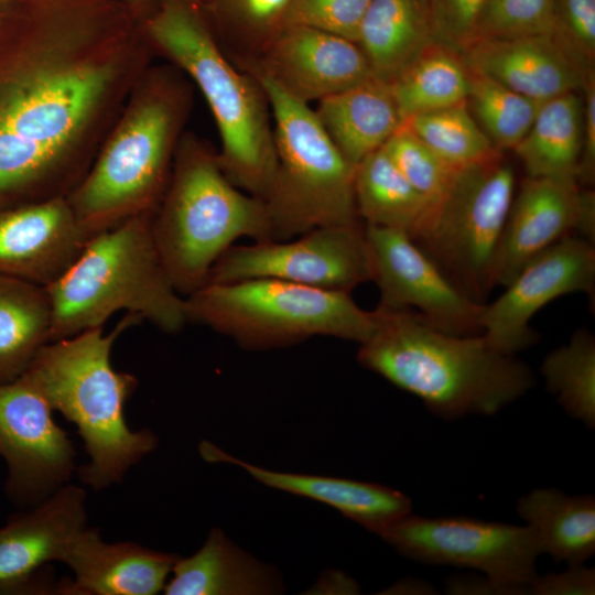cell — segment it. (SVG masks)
I'll use <instances>...</instances> for the list:
<instances>
[{
    "mask_svg": "<svg viewBox=\"0 0 595 595\" xmlns=\"http://www.w3.org/2000/svg\"><path fill=\"white\" fill-rule=\"evenodd\" d=\"M151 229L163 267L183 296L207 283L210 269L236 240H270L263 199L237 187L217 152L192 134L178 142Z\"/></svg>",
    "mask_w": 595,
    "mask_h": 595,
    "instance_id": "7",
    "label": "cell"
},
{
    "mask_svg": "<svg viewBox=\"0 0 595 595\" xmlns=\"http://www.w3.org/2000/svg\"><path fill=\"white\" fill-rule=\"evenodd\" d=\"M51 324L45 286L0 274V383L24 374L50 342Z\"/></svg>",
    "mask_w": 595,
    "mask_h": 595,
    "instance_id": "29",
    "label": "cell"
},
{
    "mask_svg": "<svg viewBox=\"0 0 595 595\" xmlns=\"http://www.w3.org/2000/svg\"><path fill=\"white\" fill-rule=\"evenodd\" d=\"M191 94L170 71L153 73L67 195L93 237L143 213H154L167 186Z\"/></svg>",
    "mask_w": 595,
    "mask_h": 595,
    "instance_id": "5",
    "label": "cell"
},
{
    "mask_svg": "<svg viewBox=\"0 0 595 595\" xmlns=\"http://www.w3.org/2000/svg\"><path fill=\"white\" fill-rule=\"evenodd\" d=\"M554 0H487L476 37L551 35Z\"/></svg>",
    "mask_w": 595,
    "mask_h": 595,
    "instance_id": "36",
    "label": "cell"
},
{
    "mask_svg": "<svg viewBox=\"0 0 595 595\" xmlns=\"http://www.w3.org/2000/svg\"><path fill=\"white\" fill-rule=\"evenodd\" d=\"M516 176L504 154L461 169L414 241L470 300L485 303L515 196Z\"/></svg>",
    "mask_w": 595,
    "mask_h": 595,
    "instance_id": "10",
    "label": "cell"
},
{
    "mask_svg": "<svg viewBox=\"0 0 595 595\" xmlns=\"http://www.w3.org/2000/svg\"><path fill=\"white\" fill-rule=\"evenodd\" d=\"M123 0H12L0 9V202L67 197L88 139L144 47Z\"/></svg>",
    "mask_w": 595,
    "mask_h": 595,
    "instance_id": "1",
    "label": "cell"
},
{
    "mask_svg": "<svg viewBox=\"0 0 595 595\" xmlns=\"http://www.w3.org/2000/svg\"><path fill=\"white\" fill-rule=\"evenodd\" d=\"M141 30L203 94L219 133L217 156L226 176L263 199L273 180L277 155L262 87L227 56L193 0H162Z\"/></svg>",
    "mask_w": 595,
    "mask_h": 595,
    "instance_id": "4",
    "label": "cell"
},
{
    "mask_svg": "<svg viewBox=\"0 0 595 595\" xmlns=\"http://www.w3.org/2000/svg\"><path fill=\"white\" fill-rule=\"evenodd\" d=\"M141 322L128 313L108 334L97 327L50 340L23 374L54 411L77 426L89 456L79 479L96 490L120 483L158 445L151 430L128 426L123 409L138 380L116 370L110 358L116 339Z\"/></svg>",
    "mask_w": 595,
    "mask_h": 595,
    "instance_id": "3",
    "label": "cell"
},
{
    "mask_svg": "<svg viewBox=\"0 0 595 595\" xmlns=\"http://www.w3.org/2000/svg\"><path fill=\"white\" fill-rule=\"evenodd\" d=\"M580 93H566L540 104L530 129L512 149L527 176L576 181L583 145Z\"/></svg>",
    "mask_w": 595,
    "mask_h": 595,
    "instance_id": "26",
    "label": "cell"
},
{
    "mask_svg": "<svg viewBox=\"0 0 595 595\" xmlns=\"http://www.w3.org/2000/svg\"><path fill=\"white\" fill-rule=\"evenodd\" d=\"M379 536L400 554L431 565L468 567L485 574L506 594H528L542 553L524 526L463 517L426 518L411 513Z\"/></svg>",
    "mask_w": 595,
    "mask_h": 595,
    "instance_id": "11",
    "label": "cell"
},
{
    "mask_svg": "<svg viewBox=\"0 0 595 595\" xmlns=\"http://www.w3.org/2000/svg\"><path fill=\"white\" fill-rule=\"evenodd\" d=\"M259 278L351 292L372 279L365 226H327L288 240L234 245L215 262L207 283Z\"/></svg>",
    "mask_w": 595,
    "mask_h": 595,
    "instance_id": "12",
    "label": "cell"
},
{
    "mask_svg": "<svg viewBox=\"0 0 595 595\" xmlns=\"http://www.w3.org/2000/svg\"><path fill=\"white\" fill-rule=\"evenodd\" d=\"M370 0H290L286 25L329 32L357 42Z\"/></svg>",
    "mask_w": 595,
    "mask_h": 595,
    "instance_id": "38",
    "label": "cell"
},
{
    "mask_svg": "<svg viewBox=\"0 0 595 595\" xmlns=\"http://www.w3.org/2000/svg\"><path fill=\"white\" fill-rule=\"evenodd\" d=\"M269 102L277 155L263 198L270 240L309 230L361 223L355 203L353 166L329 139L314 110L260 74H250Z\"/></svg>",
    "mask_w": 595,
    "mask_h": 595,
    "instance_id": "9",
    "label": "cell"
},
{
    "mask_svg": "<svg viewBox=\"0 0 595 595\" xmlns=\"http://www.w3.org/2000/svg\"><path fill=\"white\" fill-rule=\"evenodd\" d=\"M382 148L410 184L429 201L433 209L448 193L462 169L435 153L404 123Z\"/></svg>",
    "mask_w": 595,
    "mask_h": 595,
    "instance_id": "35",
    "label": "cell"
},
{
    "mask_svg": "<svg viewBox=\"0 0 595 595\" xmlns=\"http://www.w3.org/2000/svg\"><path fill=\"white\" fill-rule=\"evenodd\" d=\"M153 213L136 215L88 239L46 291L52 309L50 340L104 327L118 311L176 334L187 322L185 296L173 286L151 229Z\"/></svg>",
    "mask_w": 595,
    "mask_h": 595,
    "instance_id": "6",
    "label": "cell"
},
{
    "mask_svg": "<svg viewBox=\"0 0 595 595\" xmlns=\"http://www.w3.org/2000/svg\"><path fill=\"white\" fill-rule=\"evenodd\" d=\"M130 9L137 14L136 9L137 7H142L147 0H123Z\"/></svg>",
    "mask_w": 595,
    "mask_h": 595,
    "instance_id": "43",
    "label": "cell"
},
{
    "mask_svg": "<svg viewBox=\"0 0 595 595\" xmlns=\"http://www.w3.org/2000/svg\"><path fill=\"white\" fill-rule=\"evenodd\" d=\"M581 93L583 98V145L576 181L578 185L591 186L595 178V72L586 77Z\"/></svg>",
    "mask_w": 595,
    "mask_h": 595,
    "instance_id": "41",
    "label": "cell"
},
{
    "mask_svg": "<svg viewBox=\"0 0 595 595\" xmlns=\"http://www.w3.org/2000/svg\"><path fill=\"white\" fill-rule=\"evenodd\" d=\"M550 36L584 76L595 72V0H554Z\"/></svg>",
    "mask_w": 595,
    "mask_h": 595,
    "instance_id": "37",
    "label": "cell"
},
{
    "mask_svg": "<svg viewBox=\"0 0 595 595\" xmlns=\"http://www.w3.org/2000/svg\"><path fill=\"white\" fill-rule=\"evenodd\" d=\"M450 594H506L497 584L484 576H454L446 582Z\"/></svg>",
    "mask_w": 595,
    "mask_h": 595,
    "instance_id": "42",
    "label": "cell"
},
{
    "mask_svg": "<svg viewBox=\"0 0 595 595\" xmlns=\"http://www.w3.org/2000/svg\"><path fill=\"white\" fill-rule=\"evenodd\" d=\"M89 238L66 197L0 202V274L46 286L71 266Z\"/></svg>",
    "mask_w": 595,
    "mask_h": 595,
    "instance_id": "19",
    "label": "cell"
},
{
    "mask_svg": "<svg viewBox=\"0 0 595 595\" xmlns=\"http://www.w3.org/2000/svg\"><path fill=\"white\" fill-rule=\"evenodd\" d=\"M180 556L133 542L107 543L85 527L68 542L61 562L73 578L57 583L64 595H155L163 591Z\"/></svg>",
    "mask_w": 595,
    "mask_h": 595,
    "instance_id": "20",
    "label": "cell"
},
{
    "mask_svg": "<svg viewBox=\"0 0 595 595\" xmlns=\"http://www.w3.org/2000/svg\"><path fill=\"white\" fill-rule=\"evenodd\" d=\"M378 305L411 310L425 322L455 335L482 334L485 303L467 298L407 234L365 225Z\"/></svg>",
    "mask_w": 595,
    "mask_h": 595,
    "instance_id": "14",
    "label": "cell"
},
{
    "mask_svg": "<svg viewBox=\"0 0 595 595\" xmlns=\"http://www.w3.org/2000/svg\"><path fill=\"white\" fill-rule=\"evenodd\" d=\"M595 245V193L576 181L527 176L513 196L494 264L506 286L536 256L567 235Z\"/></svg>",
    "mask_w": 595,
    "mask_h": 595,
    "instance_id": "16",
    "label": "cell"
},
{
    "mask_svg": "<svg viewBox=\"0 0 595 595\" xmlns=\"http://www.w3.org/2000/svg\"><path fill=\"white\" fill-rule=\"evenodd\" d=\"M313 110L335 147L355 167L403 125L389 85L374 76L317 101Z\"/></svg>",
    "mask_w": 595,
    "mask_h": 595,
    "instance_id": "24",
    "label": "cell"
},
{
    "mask_svg": "<svg viewBox=\"0 0 595 595\" xmlns=\"http://www.w3.org/2000/svg\"><path fill=\"white\" fill-rule=\"evenodd\" d=\"M374 314L358 363L439 416L494 415L534 385L527 364L495 349L482 334L445 333L411 310L377 305Z\"/></svg>",
    "mask_w": 595,
    "mask_h": 595,
    "instance_id": "2",
    "label": "cell"
},
{
    "mask_svg": "<svg viewBox=\"0 0 595 595\" xmlns=\"http://www.w3.org/2000/svg\"><path fill=\"white\" fill-rule=\"evenodd\" d=\"M388 85L404 122L419 113L466 102L468 68L459 52L434 42Z\"/></svg>",
    "mask_w": 595,
    "mask_h": 595,
    "instance_id": "30",
    "label": "cell"
},
{
    "mask_svg": "<svg viewBox=\"0 0 595 595\" xmlns=\"http://www.w3.org/2000/svg\"><path fill=\"white\" fill-rule=\"evenodd\" d=\"M595 593V571L584 564L569 565L561 573L536 575L528 594L537 595H593Z\"/></svg>",
    "mask_w": 595,
    "mask_h": 595,
    "instance_id": "40",
    "label": "cell"
},
{
    "mask_svg": "<svg viewBox=\"0 0 595 595\" xmlns=\"http://www.w3.org/2000/svg\"><path fill=\"white\" fill-rule=\"evenodd\" d=\"M403 123L435 153L456 166L502 154L476 122L466 102L419 113Z\"/></svg>",
    "mask_w": 595,
    "mask_h": 595,
    "instance_id": "33",
    "label": "cell"
},
{
    "mask_svg": "<svg viewBox=\"0 0 595 595\" xmlns=\"http://www.w3.org/2000/svg\"><path fill=\"white\" fill-rule=\"evenodd\" d=\"M434 42L430 0H370L356 43L372 76L390 84Z\"/></svg>",
    "mask_w": 595,
    "mask_h": 595,
    "instance_id": "25",
    "label": "cell"
},
{
    "mask_svg": "<svg viewBox=\"0 0 595 595\" xmlns=\"http://www.w3.org/2000/svg\"><path fill=\"white\" fill-rule=\"evenodd\" d=\"M290 0H214L226 30L217 42L236 66L255 62L286 26Z\"/></svg>",
    "mask_w": 595,
    "mask_h": 595,
    "instance_id": "34",
    "label": "cell"
},
{
    "mask_svg": "<svg viewBox=\"0 0 595 595\" xmlns=\"http://www.w3.org/2000/svg\"><path fill=\"white\" fill-rule=\"evenodd\" d=\"M541 374L547 388L571 416L595 425V337L586 328L574 332L567 344L551 351Z\"/></svg>",
    "mask_w": 595,
    "mask_h": 595,
    "instance_id": "31",
    "label": "cell"
},
{
    "mask_svg": "<svg viewBox=\"0 0 595 595\" xmlns=\"http://www.w3.org/2000/svg\"><path fill=\"white\" fill-rule=\"evenodd\" d=\"M517 511L536 533L541 552L555 561L582 564L595 553L593 495L570 496L540 488L522 496Z\"/></svg>",
    "mask_w": 595,
    "mask_h": 595,
    "instance_id": "28",
    "label": "cell"
},
{
    "mask_svg": "<svg viewBox=\"0 0 595 595\" xmlns=\"http://www.w3.org/2000/svg\"><path fill=\"white\" fill-rule=\"evenodd\" d=\"M44 396L23 375L0 383V456L8 466L6 493L32 507L69 482L75 448L56 424Z\"/></svg>",
    "mask_w": 595,
    "mask_h": 595,
    "instance_id": "13",
    "label": "cell"
},
{
    "mask_svg": "<svg viewBox=\"0 0 595 595\" xmlns=\"http://www.w3.org/2000/svg\"><path fill=\"white\" fill-rule=\"evenodd\" d=\"M467 68L468 110L498 150H512L530 129L540 104L476 68Z\"/></svg>",
    "mask_w": 595,
    "mask_h": 595,
    "instance_id": "32",
    "label": "cell"
},
{
    "mask_svg": "<svg viewBox=\"0 0 595 595\" xmlns=\"http://www.w3.org/2000/svg\"><path fill=\"white\" fill-rule=\"evenodd\" d=\"M354 195L358 217L365 225L399 230L413 240L433 210L382 147L356 165Z\"/></svg>",
    "mask_w": 595,
    "mask_h": 595,
    "instance_id": "27",
    "label": "cell"
},
{
    "mask_svg": "<svg viewBox=\"0 0 595 595\" xmlns=\"http://www.w3.org/2000/svg\"><path fill=\"white\" fill-rule=\"evenodd\" d=\"M188 323L229 337L247 350L289 347L324 336L358 344L375 328L372 311L351 292L259 278L206 283L185 296Z\"/></svg>",
    "mask_w": 595,
    "mask_h": 595,
    "instance_id": "8",
    "label": "cell"
},
{
    "mask_svg": "<svg viewBox=\"0 0 595 595\" xmlns=\"http://www.w3.org/2000/svg\"><path fill=\"white\" fill-rule=\"evenodd\" d=\"M239 68L269 78L307 105L372 77L357 43L301 25H286L255 62Z\"/></svg>",
    "mask_w": 595,
    "mask_h": 595,
    "instance_id": "18",
    "label": "cell"
},
{
    "mask_svg": "<svg viewBox=\"0 0 595 595\" xmlns=\"http://www.w3.org/2000/svg\"><path fill=\"white\" fill-rule=\"evenodd\" d=\"M199 453L208 462L237 465L264 486L327 505L377 534L411 513L412 504L404 494L380 484L267 469L207 441L201 442Z\"/></svg>",
    "mask_w": 595,
    "mask_h": 595,
    "instance_id": "21",
    "label": "cell"
},
{
    "mask_svg": "<svg viewBox=\"0 0 595 595\" xmlns=\"http://www.w3.org/2000/svg\"><path fill=\"white\" fill-rule=\"evenodd\" d=\"M583 292L594 304L595 245L567 235L531 259L482 315V336L495 349L515 355L538 340L530 321L561 295Z\"/></svg>",
    "mask_w": 595,
    "mask_h": 595,
    "instance_id": "15",
    "label": "cell"
},
{
    "mask_svg": "<svg viewBox=\"0 0 595 595\" xmlns=\"http://www.w3.org/2000/svg\"><path fill=\"white\" fill-rule=\"evenodd\" d=\"M172 573L163 588L166 595H270L284 589L274 566L247 553L217 528L197 552L180 556Z\"/></svg>",
    "mask_w": 595,
    "mask_h": 595,
    "instance_id": "23",
    "label": "cell"
},
{
    "mask_svg": "<svg viewBox=\"0 0 595 595\" xmlns=\"http://www.w3.org/2000/svg\"><path fill=\"white\" fill-rule=\"evenodd\" d=\"M87 522L86 493L65 484L0 528V595L56 593L46 573Z\"/></svg>",
    "mask_w": 595,
    "mask_h": 595,
    "instance_id": "17",
    "label": "cell"
},
{
    "mask_svg": "<svg viewBox=\"0 0 595 595\" xmlns=\"http://www.w3.org/2000/svg\"><path fill=\"white\" fill-rule=\"evenodd\" d=\"M487 0H430L436 41L461 52L476 39Z\"/></svg>",
    "mask_w": 595,
    "mask_h": 595,
    "instance_id": "39",
    "label": "cell"
},
{
    "mask_svg": "<svg viewBox=\"0 0 595 595\" xmlns=\"http://www.w3.org/2000/svg\"><path fill=\"white\" fill-rule=\"evenodd\" d=\"M459 53L468 66L539 104L581 91L589 75L584 76L550 35L476 37Z\"/></svg>",
    "mask_w": 595,
    "mask_h": 595,
    "instance_id": "22",
    "label": "cell"
},
{
    "mask_svg": "<svg viewBox=\"0 0 595 595\" xmlns=\"http://www.w3.org/2000/svg\"><path fill=\"white\" fill-rule=\"evenodd\" d=\"M12 0H0V9L7 6Z\"/></svg>",
    "mask_w": 595,
    "mask_h": 595,
    "instance_id": "44",
    "label": "cell"
}]
</instances>
